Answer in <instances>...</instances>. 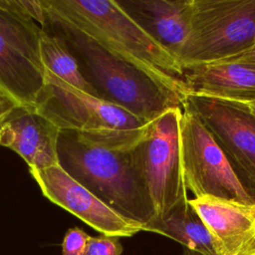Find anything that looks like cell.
Returning a JSON list of instances; mask_svg holds the SVG:
<instances>
[{
	"label": "cell",
	"instance_id": "1",
	"mask_svg": "<svg viewBox=\"0 0 255 255\" xmlns=\"http://www.w3.org/2000/svg\"><path fill=\"white\" fill-rule=\"evenodd\" d=\"M44 10L46 21L42 28L63 41L78 61L82 75L96 91L98 98L147 123L168 110L183 107L185 97L65 19L45 7Z\"/></svg>",
	"mask_w": 255,
	"mask_h": 255
},
{
	"label": "cell",
	"instance_id": "2",
	"mask_svg": "<svg viewBox=\"0 0 255 255\" xmlns=\"http://www.w3.org/2000/svg\"><path fill=\"white\" fill-rule=\"evenodd\" d=\"M136 142L114 145L86 138L74 130H61L58 158L71 177L144 231L156 213L134 160L132 148Z\"/></svg>",
	"mask_w": 255,
	"mask_h": 255
},
{
	"label": "cell",
	"instance_id": "3",
	"mask_svg": "<svg viewBox=\"0 0 255 255\" xmlns=\"http://www.w3.org/2000/svg\"><path fill=\"white\" fill-rule=\"evenodd\" d=\"M43 6L186 98L178 61L112 0H42Z\"/></svg>",
	"mask_w": 255,
	"mask_h": 255
},
{
	"label": "cell",
	"instance_id": "4",
	"mask_svg": "<svg viewBox=\"0 0 255 255\" xmlns=\"http://www.w3.org/2000/svg\"><path fill=\"white\" fill-rule=\"evenodd\" d=\"M255 43V0H191L182 69L224 61Z\"/></svg>",
	"mask_w": 255,
	"mask_h": 255
},
{
	"label": "cell",
	"instance_id": "5",
	"mask_svg": "<svg viewBox=\"0 0 255 255\" xmlns=\"http://www.w3.org/2000/svg\"><path fill=\"white\" fill-rule=\"evenodd\" d=\"M181 113L182 108L171 109L149 122L132 148L154 205L155 219L188 199L180 151Z\"/></svg>",
	"mask_w": 255,
	"mask_h": 255
},
{
	"label": "cell",
	"instance_id": "6",
	"mask_svg": "<svg viewBox=\"0 0 255 255\" xmlns=\"http://www.w3.org/2000/svg\"><path fill=\"white\" fill-rule=\"evenodd\" d=\"M43 28L0 0V90L19 105L35 108L45 86Z\"/></svg>",
	"mask_w": 255,
	"mask_h": 255
},
{
	"label": "cell",
	"instance_id": "7",
	"mask_svg": "<svg viewBox=\"0 0 255 255\" xmlns=\"http://www.w3.org/2000/svg\"><path fill=\"white\" fill-rule=\"evenodd\" d=\"M45 75L46 83L35 109L61 130L111 136L138 130L147 124L121 107L69 85L46 69Z\"/></svg>",
	"mask_w": 255,
	"mask_h": 255
},
{
	"label": "cell",
	"instance_id": "8",
	"mask_svg": "<svg viewBox=\"0 0 255 255\" xmlns=\"http://www.w3.org/2000/svg\"><path fill=\"white\" fill-rule=\"evenodd\" d=\"M180 151L185 188L194 197L214 196L255 204L240 185L221 148L185 104L180 119Z\"/></svg>",
	"mask_w": 255,
	"mask_h": 255
},
{
	"label": "cell",
	"instance_id": "9",
	"mask_svg": "<svg viewBox=\"0 0 255 255\" xmlns=\"http://www.w3.org/2000/svg\"><path fill=\"white\" fill-rule=\"evenodd\" d=\"M184 104L202 122L255 203V115L248 105L192 95L186 97Z\"/></svg>",
	"mask_w": 255,
	"mask_h": 255
},
{
	"label": "cell",
	"instance_id": "10",
	"mask_svg": "<svg viewBox=\"0 0 255 255\" xmlns=\"http://www.w3.org/2000/svg\"><path fill=\"white\" fill-rule=\"evenodd\" d=\"M44 196L72 213L100 234L131 237L143 231L100 200L90 190L71 177L60 165L41 170H30Z\"/></svg>",
	"mask_w": 255,
	"mask_h": 255
},
{
	"label": "cell",
	"instance_id": "11",
	"mask_svg": "<svg viewBox=\"0 0 255 255\" xmlns=\"http://www.w3.org/2000/svg\"><path fill=\"white\" fill-rule=\"evenodd\" d=\"M61 129L35 108L17 106L0 122V145L19 154L29 170L60 165L58 140Z\"/></svg>",
	"mask_w": 255,
	"mask_h": 255
},
{
	"label": "cell",
	"instance_id": "12",
	"mask_svg": "<svg viewBox=\"0 0 255 255\" xmlns=\"http://www.w3.org/2000/svg\"><path fill=\"white\" fill-rule=\"evenodd\" d=\"M219 255H255V204L214 196L188 199Z\"/></svg>",
	"mask_w": 255,
	"mask_h": 255
},
{
	"label": "cell",
	"instance_id": "13",
	"mask_svg": "<svg viewBox=\"0 0 255 255\" xmlns=\"http://www.w3.org/2000/svg\"><path fill=\"white\" fill-rule=\"evenodd\" d=\"M116 2L153 40L175 59L177 58L188 35L191 0H116Z\"/></svg>",
	"mask_w": 255,
	"mask_h": 255
},
{
	"label": "cell",
	"instance_id": "14",
	"mask_svg": "<svg viewBox=\"0 0 255 255\" xmlns=\"http://www.w3.org/2000/svg\"><path fill=\"white\" fill-rule=\"evenodd\" d=\"M186 97L201 96L227 101H255V66L219 61L183 69Z\"/></svg>",
	"mask_w": 255,
	"mask_h": 255
},
{
	"label": "cell",
	"instance_id": "15",
	"mask_svg": "<svg viewBox=\"0 0 255 255\" xmlns=\"http://www.w3.org/2000/svg\"><path fill=\"white\" fill-rule=\"evenodd\" d=\"M144 231L173 239L198 255H219L210 232L188 199L178 203L163 217L153 220Z\"/></svg>",
	"mask_w": 255,
	"mask_h": 255
},
{
	"label": "cell",
	"instance_id": "16",
	"mask_svg": "<svg viewBox=\"0 0 255 255\" xmlns=\"http://www.w3.org/2000/svg\"><path fill=\"white\" fill-rule=\"evenodd\" d=\"M41 58L46 70L69 85L98 97L96 91L82 75L78 61L63 41L44 29L41 36Z\"/></svg>",
	"mask_w": 255,
	"mask_h": 255
},
{
	"label": "cell",
	"instance_id": "17",
	"mask_svg": "<svg viewBox=\"0 0 255 255\" xmlns=\"http://www.w3.org/2000/svg\"><path fill=\"white\" fill-rule=\"evenodd\" d=\"M91 238L79 227L68 229L62 242V255H87Z\"/></svg>",
	"mask_w": 255,
	"mask_h": 255
},
{
	"label": "cell",
	"instance_id": "18",
	"mask_svg": "<svg viewBox=\"0 0 255 255\" xmlns=\"http://www.w3.org/2000/svg\"><path fill=\"white\" fill-rule=\"evenodd\" d=\"M123 251L120 237L100 234L91 238L87 255H122Z\"/></svg>",
	"mask_w": 255,
	"mask_h": 255
},
{
	"label": "cell",
	"instance_id": "19",
	"mask_svg": "<svg viewBox=\"0 0 255 255\" xmlns=\"http://www.w3.org/2000/svg\"><path fill=\"white\" fill-rule=\"evenodd\" d=\"M228 61H237V62H242V63H246V64H250V65H254L255 66V43L246 51L242 52L241 54L226 59ZM225 61V60H224Z\"/></svg>",
	"mask_w": 255,
	"mask_h": 255
},
{
	"label": "cell",
	"instance_id": "20",
	"mask_svg": "<svg viewBox=\"0 0 255 255\" xmlns=\"http://www.w3.org/2000/svg\"><path fill=\"white\" fill-rule=\"evenodd\" d=\"M14 101L13 99H11L8 95H6L3 91L0 90V102H6V101ZM16 102V101H15Z\"/></svg>",
	"mask_w": 255,
	"mask_h": 255
},
{
	"label": "cell",
	"instance_id": "21",
	"mask_svg": "<svg viewBox=\"0 0 255 255\" xmlns=\"http://www.w3.org/2000/svg\"><path fill=\"white\" fill-rule=\"evenodd\" d=\"M249 109L251 110V112L255 115V101L254 102H250V103H247Z\"/></svg>",
	"mask_w": 255,
	"mask_h": 255
}]
</instances>
